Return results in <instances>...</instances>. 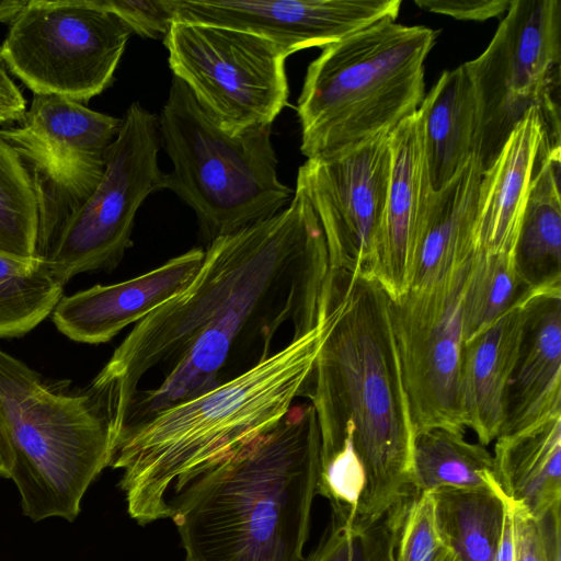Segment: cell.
<instances>
[{
	"mask_svg": "<svg viewBox=\"0 0 561 561\" xmlns=\"http://www.w3.org/2000/svg\"><path fill=\"white\" fill-rule=\"evenodd\" d=\"M389 301L373 277L331 270L328 328L301 396L316 412L321 463L345 448L359 459L365 486L356 514L368 520L415 493V431Z\"/></svg>",
	"mask_w": 561,
	"mask_h": 561,
	"instance_id": "cell-1",
	"label": "cell"
},
{
	"mask_svg": "<svg viewBox=\"0 0 561 561\" xmlns=\"http://www.w3.org/2000/svg\"><path fill=\"white\" fill-rule=\"evenodd\" d=\"M320 471L314 409L293 404L171 500L184 561H302Z\"/></svg>",
	"mask_w": 561,
	"mask_h": 561,
	"instance_id": "cell-2",
	"label": "cell"
},
{
	"mask_svg": "<svg viewBox=\"0 0 561 561\" xmlns=\"http://www.w3.org/2000/svg\"><path fill=\"white\" fill-rule=\"evenodd\" d=\"M327 328L328 312L243 373L124 430L111 467L122 470L129 516L141 526L170 518L175 495L276 425L302 396Z\"/></svg>",
	"mask_w": 561,
	"mask_h": 561,
	"instance_id": "cell-3",
	"label": "cell"
},
{
	"mask_svg": "<svg viewBox=\"0 0 561 561\" xmlns=\"http://www.w3.org/2000/svg\"><path fill=\"white\" fill-rule=\"evenodd\" d=\"M330 272L320 221L296 187L278 213L276 232L255 271L170 366L162 382L137 392L122 432L227 381L225 373L239 351L257 346L268 357L282 325H291V340L314 329L327 312Z\"/></svg>",
	"mask_w": 561,
	"mask_h": 561,
	"instance_id": "cell-4",
	"label": "cell"
},
{
	"mask_svg": "<svg viewBox=\"0 0 561 561\" xmlns=\"http://www.w3.org/2000/svg\"><path fill=\"white\" fill-rule=\"evenodd\" d=\"M436 36L383 19L322 48L297 102L301 152L330 157L389 136L423 102L424 61Z\"/></svg>",
	"mask_w": 561,
	"mask_h": 561,
	"instance_id": "cell-5",
	"label": "cell"
},
{
	"mask_svg": "<svg viewBox=\"0 0 561 561\" xmlns=\"http://www.w3.org/2000/svg\"><path fill=\"white\" fill-rule=\"evenodd\" d=\"M0 417L12 451L9 478L24 515L73 520L100 473L112 465L115 442L94 397L46 382L0 347Z\"/></svg>",
	"mask_w": 561,
	"mask_h": 561,
	"instance_id": "cell-6",
	"label": "cell"
},
{
	"mask_svg": "<svg viewBox=\"0 0 561 561\" xmlns=\"http://www.w3.org/2000/svg\"><path fill=\"white\" fill-rule=\"evenodd\" d=\"M158 119L173 164L167 188L193 209L207 245L274 216L291 201L293 191L277 176L272 125L231 135L175 77Z\"/></svg>",
	"mask_w": 561,
	"mask_h": 561,
	"instance_id": "cell-7",
	"label": "cell"
},
{
	"mask_svg": "<svg viewBox=\"0 0 561 561\" xmlns=\"http://www.w3.org/2000/svg\"><path fill=\"white\" fill-rule=\"evenodd\" d=\"M278 213L207 245L201 270L180 295L141 319L114 351L88 390L118 437L142 377L173 364L230 302L266 253Z\"/></svg>",
	"mask_w": 561,
	"mask_h": 561,
	"instance_id": "cell-8",
	"label": "cell"
},
{
	"mask_svg": "<svg viewBox=\"0 0 561 561\" xmlns=\"http://www.w3.org/2000/svg\"><path fill=\"white\" fill-rule=\"evenodd\" d=\"M161 144L158 116L131 103L96 188L39 232L37 256L61 286L78 274L110 272L122 262L140 205L167 188V173L158 165Z\"/></svg>",
	"mask_w": 561,
	"mask_h": 561,
	"instance_id": "cell-9",
	"label": "cell"
},
{
	"mask_svg": "<svg viewBox=\"0 0 561 561\" xmlns=\"http://www.w3.org/2000/svg\"><path fill=\"white\" fill-rule=\"evenodd\" d=\"M463 66L477 103L473 153L483 171L531 108L550 145L561 148L560 0H512L488 47Z\"/></svg>",
	"mask_w": 561,
	"mask_h": 561,
	"instance_id": "cell-10",
	"label": "cell"
},
{
	"mask_svg": "<svg viewBox=\"0 0 561 561\" xmlns=\"http://www.w3.org/2000/svg\"><path fill=\"white\" fill-rule=\"evenodd\" d=\"M131 33L98 0H30L10 21L0 60L34 95L88 102L112 84Z\"/></svg>",
	"mask_w": 561,
	"mask_h": 561,
	"instance_id": "cell-11",
	"label": "cell"
},
{
	"mask_svg": "<svg viewBox=\"0 0 561 561\" xmlns=\"http://www.w3.org/2000/svg\"><path fill=\"white\" fill-rule=\"evenodd\" d=\"M175 78L225 131L272 125L288 104L289 56L263 36L231 27L174 21L163 38Z\"/></svg>",
	"mask_w": 561,
	"mask_h": 561,
	"instance_id": "cell-12",
	"label": "cell"
},
{
	"mask_svg": "<svg viewBox=\"0 0 561 561\" xmlns=\"http://www.w3.org/2000/svg\"><path fill=\"white\" fill-rule=\"evenodd\" d=\"M474 255L437 283L389 301L415 433L435 427L465 433L461 307Z\"/></svg>",
	"mask_w": 561,
	"mask_h": 561,
	"instance_id": "cell-13",
	"label": "cell"
},
{
	"mask_svg": "<svg viewBox=\"0 0 561 561\" xmlns=\"http://www.w3.org/2000/svg\"><path fill=\"white\" fill-rule=\"evenodd\" d=\"M16 127L0 129L31 175L39 232L99 185L122 118L59 95H34Z\"/></svg>",
	"mask_w": 561,
	"mask_h": 561,
	"instance_id": "cell-14",
	"label": "cell"
},
{
	"mask_svg": "<svg viewBox=\"0 0 561 561\" xmlns=\"http://www.w3.org/2000/svg\"><path fill=\"white\" fill-rule=\"evenodd\" d=\"M389 136L307 159L296 187L322 227L331 270L370 275L380 249L391 178Z\"/></svg>",
	"mask_w": 561,
	"mask_h": 561,
	"instance_id": "cell-15",
	"label": "cell"
},
{
	"mask_svg": "<svg viewBox=\"0 0 561 561\" xmlns=\"http://www.w3.org/2000/svg\"><path fill=\"white\" fill-rule=\"evenodd\" d=\"M173 22L250 32L288 55L337 43L383 19L396 20L400 0H169Z\"/></svg>",
	"mask_w": 561,
	"mask_h": 561,
	"instance_id": "cell-16",
	"label": "cell"
},
{
	"mask_svg": "<svg viewBox=\"0 0 561 561\" xmlns=\"http://www.w3.org/2000/svg\"><path fill=\"white\" fill-rule=\"evenodd\" d=\"M204 257L205 250L193 248L134 278L62 295L51 312L53 322L75 342L106 343L187 288Z\"/></svg>",
	"mask_w": 561,
	"mask_h": 561,
	"instance_id": "cell-17",
	"label": "cell"
},
{
	"mask_svg": "<svg viewBox=\"0 0 561 561\" xmlns=\"http://www.w3.org/2000/svg\"><path fill=\"white\" fill-rule=\"evenodd\" d=\"M423 119L417 110L389 135L391 178L380 249L370 273L390 299L411 284L416 244L435 192L424 149Z\"/></svg>",
	"mask_w": 561,
	"mask_h": 561,
	"instance_id": "cell-18",
	"label": "cell"
},
{
	"mask_svg": "<svg viewBox=\"0 0 561 561\" xmlns=\"http://www.w3.org/2000/svg\"><path fill=\"white\" fill-rule=\"evenodd\" d=\"M522 307L520 340L499 436L561 415V288L531 290Z\"/></svg>",
	"mask_w": 561,
	"mask_h": 561,
	"instance_id": "cell-19",
	"label": "cell"
},
{
	"mask_svg": "<svg viewBox=\"0 0 561 561\" xmlns=\"http://www.w3.org/2000/svg\"><path fill=\"white\" fill-rule=\"evenodd\" d=\"M548 145L539 113L531 108L482 172L477 199L478 251L512 255L531 183Z\"/></svg>",
	"mask_w": 561,
	"mask_h": 561,
	"instance_id": "cell-20",
	"label": "cell"
},
{
	"mask_svg": "<svg viewBox=\"0 0 561 561\" xmlns=\"http://www.w3.org/2000/svg\"><path fill=\"white\" fill-rule=\"evenodd\" d=\"M522 301L463 343L461 412L465 426L483 446L495 440L502 427L504 392L522 333Z\"/></svg>",
	"mask_w": 561,
	"mask_h": 561,
	"instance_id": "cell-21",
	"label": "cell"
},
{
	"mask_svg": "<svg viewBox=\"0 0 561 561\" xmlns=\"http://www.w3.org/2000/svg\"><path fill=\"white\" fill-rule=\"evenodd\" d=\"M482 172L472 153L463 168L435 192L416 244L410 288L437 283L478 252L476 219Z\"/></svg>",
	"mask_w": 561,
	"mask_h": 561,
	"instance_id": "cell-22",
	"label": "cell"
},
{
	"mask_svg": "<svg viewBox=\"0 0 561 561\" xmlns=\"http://www.w3.org/2000/svg\"><path fill=\"white\" fill-rule=\"evenodd\" d=\"M493 473L511 501L533 516L561 506V415L495 439Z\"/></svg>",
	"mask_w": 561,
	"mask_h": 561,
	"instance_id": "cell-23",
	"label": "cell"
},
{
	"mask_svg": "<svg viewBox=\"0 0 561 561\" xmlns=\"http://www.w3.org/2000/svg\"><path fill=\"white\" fill-rule=\"evenodd\" d=\"M419 111L430 181L433 191L438 192L473 153L477 103L465 66L444 71Z\"/></svg>",
	"mask_w": 561,
	"mask_h": 561,
	"instance_id": "cell-24",
	"label": "cell"
},
{
	"mask_svg": "<svg viewBox=\"0 0 561 561\" xmlns=\"http://www.w3.org/2000/svg\"><path fill=\"white\" fill-rule=\"evenodd\" d=\"M560 151L549 145L543 150L512 253L529 291L561 288Z\"/></svg>",
	"mask_w": 561,
	"mask_h": 561,
	"instance_id": "cell-25",
	"label": "cell"
},
{
	"mask_svg": "<svg viewBox=\"0 0 561 561\" xmlns=\"http://www.w3.org/2000/svg\"><path fill=\"white\" fill-rule=\"evenodd\" d=\"M431 494L445 547L459 561H495L505 514L496 481L489 488H443Z\"/></svg>",
	"mask_w": 561,
	"mask_h": 561,
	"instance_id": "cell-26",
	"label": "cell"
},
{
	"mask_svg": "<svg viewBox=\"0 0 561 561\" xmlns=\"http://www.w3.org/2000/svg\"><path fill=\"white\" fill-rule=\"evenodd\" d=\"M412 483L415 493L443 488L481 489L495 482L493 456L463 433L435 427L414 435Z\"/></svg>",
	"mask_w": 561,
	"mask_h": 561,
	"instance_id": "cell-27",
	"label": "cell"
},
{
	"mask_svg": "<svg viewBox=\"0 0 561 561\" xmlns=\"http://www.w3.org/2000/svg\"><path fill=\"white\" fill-rule=\"evenodd\" d=\"M410 497L373 520L359 518L351 507L330 503L329 522L302 561H396L398 531Z\"/></svg>",
	"mask_w": 561,
	"mask_h": 561,
	"instance_id": "cell-28",
	"label": "cell"
},
{
	"mask_svg": "<svg viewBox=\"0 0 561 561\" xmlns=\"http://www.w3.org/2000/svg\"><path fill=\"white\" fill-rule=\"evenodd\" d=\"M61 286L42 260L0 253V339L20 337L51 314Z\"/></svg>",
	"mask_w": 561,
	"mask_h": 561,
	"instance_id": "cell-29",
	"label": "cell"
},
{
	"mask_svg": "<svg viewBox=\"0 0 561 561\" xmlns=\"http://www.w3.org/2000/svg\"><path fill=\"white\" fill-rule=\"evenodd\" d=\"M528 293L511 254L478 251L462 297L463 342L518 305Z\"/></svg>",
	"mask_w": 561,
	"mask_h": 561,
	"instance_id": "cell-30",
	"label": "cell"
},
{
	"mask_svg": "<svg viewBox=\"0 0 561 561\" xmlns=\"http://www.w3.org/2000/svg\"><path fill=\"white\" fill-rule=\"evenodd\" d=\"M38 201L30 173L0 138V253L35 260L38 249Z\"/></svg>",
	"mask_w": 561,
	"mask_h": 561,
	"instance_id": "cell-31",
	"label": "cell"
},
{
	"mask_svg": "<svg viewBox=\"0 0 561 561\" xmlns=\"http://www.w3.org/2000/svg\"><path fill=\"white\" fill-rule=\"evenodd\" d=\"M445 548L431 492L413 494L398 531L396 561H434Z\"/></svg>",
	"mask_w": 561,
	"mask_h": 561,
	"instance_id": "cell-32",
	"label": "cell"
},
{
	"mask_svg": "<svg viewBox=\"0 0 561 561\" xmlns=\"http://www.w3.org/2000/svg\"><path fill=\"white\" fill-rule=\"evenodd\" d=\"M511 502L515 561H561V506L536 517L522 505Z\"/></svg>",
	"mask_w": 561,
	"mask_h": 561,
	"instance_id": "cell-33",
	"label": "cell"
},
{
	"mask_svg": "<svg viewBox=\"0 0 561 561\" xmlns=\"http://www.w3.org/2000/svg\"><path fill=\"white\" fill-rule=\"evenodd\" d=\"M98 1L103 8L117 15L133 33L141 37L163 39L173 23V11L169 0Z\"/></svg>",
	"mask_w": 561,
	"mask_h": 561,
	"instance_id": "cell-34",
	"label": "cell"
},
{
	"mask_svg": "<svg viewBox=\"0 0 561 561\" xmlns=\"http://www.w3.org/2000/svg\"><path fill=\"white\" fill-rule=\"evenodd\" d=\"M430 12L465 21H485L507 12L512 0H415Z\"/></svg>",
	"mask_w": 561,
	"mask_h": 561,
	"instance_id": "cell-35",
	"label": "cell"
},
{
	"mask_svg": "<svg viewBox=\"0 0 561 561\" xmlns=\"http://www.w3.org/2000/svg\"><path fill=\"white\" fill-rule=\"evenodd\" d=\"M504 500H505V514H504L501 540H500L495 561H515L513 504H512L511 500L508 497H506L505 495H504Z\"/></svg>",
	"mask_w": 561,
	"mask_h": 561,
	"instance_id": "cell-36",
	"label": "cell"
},
{
	"mask_svg": "<svg viewBox=\"0 0 561 561\" xmlns=\"http://www.w3.org/2000/svg\"><path fill=\"white\" fill-rule=\"evenodd\" d=\"M13 463V457L9 439L0 417V477L9 478Z\"/></svg>",
	"mask_w": 561,
	"mask_h": 561,
	"instance_id": "cell-37",
	"label": "cell"
},
{
	"mask_svg": "<svg viewBox=\"0 0 561 561\" xmlns=\"http://www.w3.org/2000/svg\"><path fill=\"white\" fill-rule=\"evenodd\" d=\"M434 561H459V559L447 548H445Z\"/></svg>",
	"mask_w": 561,
	"mask_h": 561,
	"instance_id": "cell-38",
	"label": "cell"
}]
</instances>
